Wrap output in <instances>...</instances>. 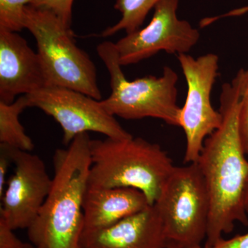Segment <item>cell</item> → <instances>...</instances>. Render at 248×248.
<instances>
[{
  "mask_svg": "<svg viewBox=\"0 0 248 248\" xmlns=\"http://www.w3.org/2000/svg\"><path fill=\"white\" fill-rule=\"evenodd\" d=\"M239 102L236 81L223 84L220 96L221 126L205 140L197 161L210 201L205 246L211 248L222 239L223 233L232 232L235 222L248 226V161L238 127Z\"/></svg>",
  "mask_w": 248,
  "mask_h": 248,
  "instance_id": "6da1fadb",
  "label": "cell"
},
{
  "mask_svg": "<svg viewBox=\"0 0 248 248\" xmlns=\"http://www.w3.org/2000/svg\"><path fill=\"white\" fill-rule=\"evenodd\" d=\"M89 133L77 136L54 153L51 190L35 221L28 228L31 244L43 248H81L83 203L91 159Z\"/></svg>",
  "mask_w": 248,
  "mask_h": 248,
  "instance_id": "7a4b0ae2",
  "label": "cell"
},
{
  "mask_svg": "<svg viewBox=\"0 0 248 248\" xmlns=\"http://www.w3.org/2000/svg\"><path fill=\"white\" fill-rule=\"evenodd\" d=\"M90 152V187L138 189L151 205L175 167L159 145L141 138L91 140Z\"/></svg>",
  "mask_w": 248,
  "mask_h": 248,
  "instance_id": "3957f363",
  "label": "cell"
},
{
  "mask_svg": "<svg viewBox=\"0 0 248 248\" xmlns=\"http://www.w3.org/2000/svg\"><path fill=\"white\" fill-rule=\"evenodd\" d=\"M24 27L37 43L47 86L75 90L102 100L95 65L77 46L71 28L51 11L31 4L26 7Z\"/></svg>",
  "mask_w": 248,
  "mask_h": 248,
  "instance_id": "277c9868",
  "label": "cell"
},
{
  "mask_svg": "<svg viewBox=\"0 0 248 248\" xmlns=\"http://www.w3.org/2000/svg\"><path fill=\"white\" fill-rule=\"evenodd\" d=\"M97 51L110 74L111 93L101 102L110 115L128 120L152 117L179 126L182 108L177 102L178 75L172 68L165 66L160 77L128 81L119 62L115 43L102 42Z\"/></svg>",
  "mask_w": 248,
  "mask_h": 248,
  "instance_id": "5b68a950",
  "label": "cell"
},
{
  "mask_svg": "<svg viewBox=\"0 0 248 248\" xmlns=\"http://www.w3.org/2000/svg\"><path fill=\"white\" fill-rule=\"evenodd\" d=\"M153 205L169 243L181 248H202L208 231L210 201L197 162L175 166Z\"/></svg>",
  "mask_w": 248,
  "mask_h": 248,
  "instance_id": "8992f818",
  "label": "cell"
},
{
  "mask_svg": "<svg viewBox=\"0 0 248 248\" xmlns=\"http://www.w3.org/2000/svg\"><path fill=\"white\" fill-rule=\"evenodd\" d=\"M177 58L187 84L179 127L184 130L186 138L184 163L191 164L197 162L204 141L221 125V112L214 109L210 99L218 74L219 58L213 53L196 59L187 53L179 54Z\"/></svg>",
  "mask_w": 248,
  "mask_h": 248,
  "instance_id": "52a82bcc",
  "label": "cell"
},
{
  "mask_svg": "<svg viewBox=\"0 0 248 248\" xmlns=\"http://www.w3.org/2000/svg\"><path fill=\"white\" fill-rule=\"evenodd\" d=\"M27 95L29 107L40 109L60 124L64 146H68L78 135L89 132L115 140L133 138L115 116L104 108L101 100L79 91L46 86Z\"/></svg>",
  "mask_w": 248,
  "mask_h": 248,
  "instance_id": "ba28073f",
  "label": "cell"
},
{
  "mask_svg": "<svg viewBox=\"0 0 248 248\" xmlns=\"http://www.w3.org/2000/svg\"><path fill=\"white\" fill-rule=\"evenodd\" d=\"M179 0H159L146 27L126 34L115 43L121 66L135 64L160 51L185 54L200 38L197 29L177 17Z\"/></svg>",
  "mask_w": 248,
  "mask_h": 248,
  "instance_id": "9c48e42d",
  "label": "cell"
},
{
  "mask_svg": "<svg viewBox=\"0 0 248 248\" xmlns=\"http://www.w3.org/2000/svg\"><path fill=\"white\" fill-rule=\"evenodd\" d=\"M9 148L15 170L0 198V217L14 231L28 229L50 193L53 179L38 155Z\"/></svg>",
  "mask_w": 248,
  "mask_h": 248,
  "instance_id": "30bf717a",
  "label": "cell"
},
{
  "mask_svg": "<svg viewBox=\"0 0 248 248\" xmlns=\"http://www.w3.org/2000/svg\"><path fill=\"white\" fill-rule=\"evenodd\" d=\"M47 85L39 54L17 32L0 30V102L11 104Z\"/></svg>",
  "mask_w": 248,
  "mask_h": 248,
  "instance_id": "8fae6325",
  "label": "cell"
},
{
  "mask_svg": "<svg viewBox=\"0 0 248 248\" xmlns=\"http://www.w3.org/2000/svg\"><path fill=\"white\" fill-rule=\"evenodd\" d=\"M169 241L154 205L108 228L83 233L81 248H166Z\"/></svg>",
  "mask_w": 248,
  "mask_h": 248,
  "instance_id": "7c38bea8",
  "label": "cell"
},
{
  "mask_svg": "<svg viewBox=\"0 0 248 248\" xmlns=\"http://www.w3.org/2000/svg\"><path fill=\"white\" fill-rule=\"evenodd\" d=\"M150 205L146 196L138 189L88 186L83 203V233L108 228Z\"/></svg>",
  "mask_w": 248,
  "mask_h": 248,
  "instance_id": "4fadbf2b",
  "label": "cell"
},
{
  "mask_svg": "<svg viewBox=\"0 0 248 248\" xmlns=\"http://www.w3.org/2000/svg\"><path fill=\"white\" fill-rule=\"evenodd\" d=\"M29 107L27 94L11 104L0 102V144L22 151L33 150V141L19 121L21 113Z\"/></svg>",
  "mask_w": 248,
  "mask_h": 248,
  "instance_id": "5bb4252c",
  "label": "cell"
},
{
  "mask_svg": "<svg viewBox=\"0 0 248 248\" xmlns=\"http://www.w3.org/2000/svg\"><path fill=\"white\" fill-rule=\"evenodd\" d=\"M159 0H117L115 9L122 14V18L117 24L107 28L101 36L110 37L121 31L126 34L140 30L146 16Z\"/></svg>",
  "mask_w": 248,
  "mask_h": 248,
  "instance_id": "9a60e30c",
  "label": "cell"
},
{
  "mask_svg": "<svg viewBox=\"0 0 248 248\" xmlns=\"http://www.w3.org/2000/svg\"><path fill=\"white\" fill-rule=\"evenodd\" d=\"M34 0H0V30L18 32L25 29V9Z\"/></svg>",
  "mask_w": 248,
  "mask_h": 248,
  "instance_id": "2e32d148",
  "label": "cell"
},
{
  "mask_svg": "<svg viewBox=\"0 0 248 248\" xmlns=\"http://www.w3.org/2000/svg\"><path fill=\"white\" fill-rule=\"evenodd\" d=\"M239 87L240 102L238 127L245 153L248 155V69H241L234 78Z\"/></svg>",
  "mask_w": 248,
  "mask_h": 248,
  "instance_id": "e0dca14e",
  "label": "cell"
},
{
  "mask_svg": "<svg viewBox=\"0 0 248 248\" xmlns=\"http://www.w3.org/2000/svg\"><path fill=\"white\" fill-rule=\"evenodd\" d=\"M74 0H34L31 5L54 13L68 27L71 28L72 7Z\"/></svg>",
  "mask_w": 248,
  "mask_h": 248,
  "instance_id": "ac0fdd59",
  "label": "cell"
},
{
  "mask_svg": "<svg viewBox=\"0 0 248 248\" xmlns=\"http://www.w3.org/2000/svg\"><path fill=\"white\" fill-rule=\"evenodd\" d=\"M14 230L9 226L4 218L0 217V248H34L32 244H28L18 239Z\"/></svg>",
  "mask_w": 248,
  "mask_h": 248,
  "instance_id": "d6986e66",
  "label": "cell"
},
{
  "mask_svg": "<svg viewBox=\"0 0 248 248\" xmlns=\"http://www.w3.org/2000/svg\"><path fill=\"white\" fill-rule=\"evenodd\" d=\"M11 165L14 164L9 147L0 144V198L6 188V175Z\"/></svg>",
  "mask_w": 248,
  "mask_h": 248,
  "instance_id": "ffe728a7",
  "label": "cell"
},
{
  "mask_svg": "<svg viewBox=\"0 0 248 248\" xmlns=\"http://www.w3.org/2000/svg\"><path fill=\"white\" fill-rule=\"evenodd\" d=\"M212 248H248V232L228 240L222 238Z\"/></svg>",
  "mask_w": 248,
  "mask_h": 248,
  "instance_id": "44dd1931",
  "label": "cell"
},
{
  "mask_svg": "<svg viewBox=\"0 0 248 248\" xmlns=\"http://www.w3.org/2000/svg\"><path fill=\"white\" fill-rule=\"evenodd\" d=\"M246 211L248 214V185L247 187V191H246Z\"/></svg>",
  "mask_w": 248,
  "mask_h": 248,
  "instance_id": "7402d4cb",
  "label": "cell"
},
{
  "mask_svg": "<svg viewBox=\"0 0 248 248\" xmlns=\"http://www.w3.org/2000/svg\"><path fill=\"white\" fill-rule=\"evenodd\" d=\"M166 248H181L177 244H173V243H169V246Z\"/></svg>",
  "mask_w": 248,
  "mask_h": 248,
  "instance_id": "603a6c76",
  "label": "cell"
},
{
  "mask_svg": "<svg viewBox=\"0 0 248 248\" xmlns=\"http://www.w3.org/2000/svg\"><path fill=\"white\" fill-rule=\"evenodd\" d=\"M203 248H211L208 247V246H204V247Z\"/></svg>",
  "mask_w": 248,
  "mask_h": 248,
  "instance_id": "cb8c5ba5",
  "label": "cell"
},
{
  "mask_svg": "<svg viewBox=\"0 0 248 248\" xmlns=\"http://www.w3.org/2000/svg\"><path fill=\"white\" fill-rule=\"evenodd\" d=\"M34 248H40V247H35Z\"/></svg>",
  "mask_w": 248,
  "mask_h": 248,
  "instance_id": "d4e9b609",
  "label": "cell"
}]
</instances>
